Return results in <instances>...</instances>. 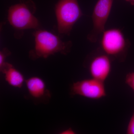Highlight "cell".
Returning a JSON list of instances; mask_svg holds the SVG:
<instances>
[{"label":"cell","mask_w":134,"mask_h":134,"mask_svg":"<svg viewBox=\"0 0 134 134\" xmlns=\"http://www.w3.org/2000/svg\"><path fill=\"white\" fill-rule=\"evenodd\" d=\"M34 49L30 51L29 57L32 60L46 59L57 53L66 55L72 46L70 41H63L58 36L44 30H37L34 33Z\"/></svg>","instance_id":"1"},{"label":"cell","mask_w":134,"mask_h":134,"mask_svg":"<svg viewBox=\"0 0 134 134\" xmlns=\"http://www.w3.org/2000/svg\"><path fill=\"white\" fill-rule=\"evenodd\" d=\"M130 46V41L119 29H109L102 33L100 41L102 52L113 60L125 61Z\"/></svg>","instance_id":"2"},{"label":"cell","mask_w":134,"mask_h":134,"mask_svg":"<svg viewBox=\"0 0 134 134\" xmlns=\"http://www.w3.org/2000/svg\"><path fill=\"white\" fill-rule=\"evenodd\" d=\"M58 31L69 35L73 26L83 14L77 0H59L55 6Z\"/></svg>","instance_id":"3"},{"label":"cell","mask_w":134,"mask_h":134,"mask_svg":"<svg viewBox=\"0 0 134 134\" xmlns=\"http://www.w3.org/2000/svg\"><path fill=\"white\" fill-rule=\"evenodd\" d=\"M8 19L10 24L17 30L36 29L39 25L38 20L34 15L29 3H18L10 7Z\"/></svg>","instance_id":"4"},{"label":"cell","mask_w":134,"mask_h":134,"mask_svg":"<svg viewBox=\"0 0 134 134\" xmlns=\"http://www.w3.org/2000/svg\"><path fill=\"white\" fill-rule=\"evenodd\" d=\"M70 95L97 100L107 96L104 82L92 77L75 82L70 88Z\"/></svg>","instance_id":"5"},{"label":"cell","mask_w":134,"mask_h":134,"mask_svg":"<svg viewBox=\"0 0 134 134\" xmlns=\"http://www.w3.org/2000/svg\"><path fill=\"white\" fill-rule=\"evenodd\" d=\"M114 0H98L95 5L92 18L93 29L88 35V39L96 43L100 34L104 31L105 25L112 7Z\"/></svg>","instance_id":"6"},{"label":"cell","mask_w":134,"mask_h":134,"mask_svg":"<svg viewBox=\"0 0 134 134\" xmlns=\"http://www.w3.org/2000/svg\"><path fill=\"white\" fill-rule=\"evenodd\" d=\"M112 60L103 52L92 56L88 66L89 72L92 77L105 82L111 71Z\"/></svg>","instance_id":"7"},{"label":"cell","mask_w":134,"mask_h":134,"mask_svg":"<svg viewBox=\"0 0 134 134\" xmlns=\"http://www.w3.org/2000/svg\"><path fill=\"white\" fill-rule=\"evenodd\" d=\"M29 94L34 99L42 100L51 98L50 91L47 88L44 81L38 76L31 77L25 80Z\"/></svg>","instance_id":"8"},{"label":"cell","mask_w":134,"mask_h":134,"mask_svg":"<svg viewBox=\"0 0 134 134\" xmlns=\"http://www.w3.org/2000/svg\"><path fill=\"white\" fill-rule=\"evenodd\" d=\"M1 72L4 75L5 81L10 86L20 88L25 81L24 76L14 66L6 62L0 67Z\"/></svg>","instance_id":"9"},{"label":"cell","mask_w":134,"mask_h":134,"mask_svg":"<svg viewBox=\"0 0 134 134\" xmlns=\"http://www.w3.org/2000/svg\"><path fill=\"white\" fill-rule=\"evenodd\" d=\"M125 83L134 92V71L127 74L125 78Z\"/></svg>","instance_id":"10"},{"label":"cell","mask_w":134,"mask_h":134,"mask_svg":"<svg viewBox=\"0 0 134 134\" xmlns=\"http://www.w3.org/2000/svg\"><path fill=\"white\" fill-rule=\"evenodd\" d=\"M11 53L7 48H4L0 52V67L6 62L5 60L8 56L10 55Z\"/></svg>","instance_id":"11"},{"label":"cell","mask_w":134,"mask_h":134,"mask_svg":"<svg viewBox=\"0 0 134 134\" xmlns=\"http://www.w3.org/2000/svg\"><path fill=\"white\" fill-rule=\"evenodd\" d=\"M126 133L127 134H134V110L128 124Z\"/></svg>","instance_id":"12"},{"label":"cell","mask_w":134,"mask_h":134,"mask_svg":"<svg viewBox=\"0 0 134 134\" xmlns=\"http://www.w3.org/2000/svg\"><path fill=\"white\" fill-rule=\"evenodd\" d=\"M60 134H76V132H75L72 128L69 127L65 129V130H63L60 132Z\"/></svg>","instance_id":"13"},{"label":"cell","mask_w":134,"mask_h":134,"mask_svg":"<svg viewBox=\"0 0 134 134\" xmlns=\"http://www.w3.org/2000/svg\"><path fill=\"white\" fill-rule=\"evenodd\" d=\"M126 1L130 3L132 5H134V0H126Z\"/></svg>","instance_id":"14"}]
</instances>
